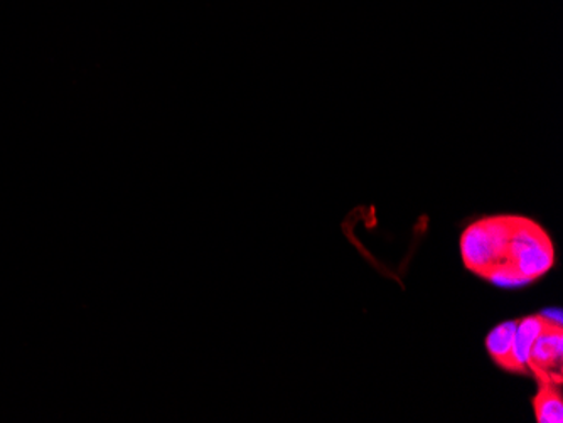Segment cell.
<instances>
[{"instance_id": "cell-4", "label": "cell", "mask_w": 563, "mask_h": 423, "mask_svg": "<svg viewBox=\"0 0 563 423\" xmlns=\"http://www.w3.org/2000/svg\"><path fill=\"white\" fill-rule=\"evenodd\" d=\"M539 381L540 388L531 400L534 419L539 423H562L563 422V398L559 385L553 383L545 372L533 375Z\"/></svg>"}, {"instance_id": "cell-5", "label": "cell", "mask_w": 563, "mask_h": 423, "mask_svg": "<svg viewBox=\"0 0 563 423\" xmlns=\"http://www.w3.org/2000/svg\"><path fill=\"white\" fill-rule=\"evenodd\" d=\"M549 319V314H533L518 321L517 333H515V356L527 369L531 346H533L539 334L542 333Z\"/></svg>"}, {"instance_id": "cell-3", "label": "cell", "mask_w": 563, "mask_h": 423, "mask_svg": "<svg viewBox=\"0 0 563 423\" xmlns=\"http://www.w3.org/2000/svg\"><path fill=\"white\" fill-rule=\"evenodd\" d=\"M517 324L518 321H506L493 327L492 333L484 339V346L498 368L515 375H530V371L515 356Z\"/></svg>"}, {"instance_id": "cell-2", "label": "cell", "mask_w": 563, "mask_h": 423, "mask_svg": "<svg viewBox=\"0 0 563 423\" xmlns=\"http://www.w3.org/2000/svg\"><path fill=\"white\" fill-rule=\"evenodd\" d=\"M550 318V315H549ZM563 327L562 322L549 319L528 355L530 375L545 372L555 385H562Z\"/></svg>"}, {"instance_id": "cell-1", "label": "cell", "mask_w": 563, "mask_h": 423, "mask_svg": "<svg viewBox=\"0 0 563 423\" xmlns=\"http://www.w3.org/2000/svg\"><path fill=\"white\" fill-rule=\"evenodd\" d=\"M461 255L467 270L506 289L530 286L555 265L549 233L525 216L483 218L461 236Z\"/></svg>"}]
</instances>
